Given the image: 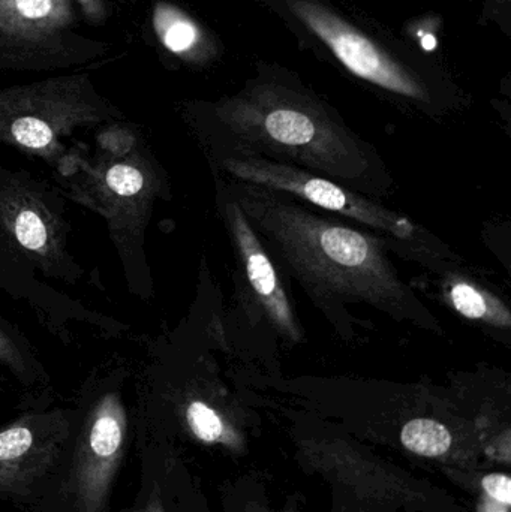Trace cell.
<instances>
[{
  "mask_svg": "<svg viewBox=\"0 0 511 512\" xmlns=\"http://www.w3.org/2000/svg\"><path fill=\"white\" fill-rule=\"evenodd\" d=\"M0 367L23 393L21 408H48L54 399V382L38 349L29 337L0 313Z\"/></svg>",
  "mask_w": 511,
  "mask_h": 512,
  "instance_id": "13",
  "label": "cell"
},
{
  "mask_svg": "<svg viewBox=\"0 0 511 512\" xmlns=\"http://www.w3.org/2000/svg\"><path fill=\"white\" fill-rule=\"evenodd\" d=\"M216 164L239 182L293 195L399 240H416L413 222L326 177L249 152L216 155Z\"/></svg>",
  "mask_w": 511,
  "mask_h": 512,
  "instance_id": "8",
  "label": "cell"
},
{
  "mask_svg": "<svg viewBox=\"0 0 511 512\" xmlns=\"http://www.w3.org/2000/svg\"><path fill=\"white\" fill-rule=\"evenodd\" d=\"M225 219L233 237L234 246L248 277L249 286L269 319L272 327L288 342L302 340V330L291 309L290 300L272 259L264 249L260 237L249 224L243 210L234 198L225 200Z\"/></svg>",
  "mask_w": 511,
  "mask_h": 512,
  "instance_id": "12",
  "label": "cell"
},
{
  "mask_svg": "<svg viewBox=\"0 0 511 512\" xmlns=\"http://www.w3.org/2000/svg\"><path fill=\"white\" fill-rule=\"evenodd\" d=\"M479 512H509V507H504V505L497 504V502L489 501V499L485 498Z\"/></svg>",
  "mask_w": 511,
  "mask_h": 512,
  "instance_id": "20",
  "label": "cell"
},
{
  "mask_svg": "<svg viewBox=\"0 0 511 512\" xmlns=\"http://www.w3.org/2000/svg\"><path fill=\"white\" fill-rule=\"evenodd\" d=\"M122 120L125 113L96 89L83 69L0 89V143L51 168L78 132Z\"/></svg>",
  "mask_w": 511,
  "mask_h": 512,
  "instance_id": "3",
  "label": "cell"
},
{
  "mask_svg": "<svg viewBox=\"0 0 511 512\" xmlns=\"http://www.w3.org/2000/svg\"><path fill=\"white\" fill-rule=\"evenodd\" d=\"M132 512H165L164 504H162L161 492L159 489H153V492L150 493L149 498L146 499V502L140 505L137 510Z\"/></svg>",
  "mask_w": 511,
  "mask_h": 512,
  "instance_id": "19",
  "label": "cell"
},
{
  "mask_svg": "<svg viewBox=\"0 0 511 512\" xmlns=\"http://www.w3.org/2000/svg\"><path fill=\"white\" fill-rule=\"evenodd\" d=\"M5 379L0 378V393H5Z\"/></svg>",
  "mask_w": 511,
  "mask_h": 512,
  "instance_id": "21",
  "label": "cell"
},
{
  "mask_svg": "<svg viewBox=\"0 0 511 512\" xmlns=\"http://www.w3.org/2000/svg\"><path fill=\"white\" fill-rule=\"evenodd\" d=\"M287 5L354 75L389 92L426 99L425 89L407 69L326 6L312 0H287Z\"/></svg>",
  "mask_w": 511,
  "mask_h": 512,
  "instance_id": "11",
  "label": "cell"
},
{
  "mask_svg": "<svg viewBox=\"0 0 511 512\" xmlns=\"http://www.w3.org/2000/svg\"><path fill=\"white\" fill-rule=\"evenodd\" d=\"M132 363L114 354L96 364L81 384L74 411V462L68 490L77 512H104L128 444L126 385Z\"/></svg>",
  "mask_w": 511,
  "mask_h": 512,
  "instance_id": "5",
  "label": "cell"
},
{
  "mask_svg": "<svg viewBox=\"0 0 511 512\" xmlns=\"http://www.w3.org/2000/svg\"><path fill=\"white\" fill-rule=\"evenodd\" d=\"M231 185L227 192L255 233L315 300L368 303L401 319L434 322L399 279L384 240L315 215L263 186Z\"/></svg>",
  "mask_w": 511,
  "mask_h": 512,
  "instance_id": "1",
  "label": "cell"
},
{
  "mask_svg": "<svg viewBox=\"0 0 511 512\" xmlns=\"http://www.w3.org/2000/svg\"><path fill=\"white\" fill-rule=\"evenodd\" d=\"M152 26L159 42L180 59L200 62L209 44L203 29L182 9L158 0L153 5Z\"/></svg>",
  "mask_w": 511,
  "mask_h": 512,
  "instance_id": "14",
  "label": "cell"
},
{
  "mask_svg": "<svg viewBox=\"0 0 511 512\" xmlns=\"http://www.w3.org/2000/svg\"><path fill=\"white\" fill-rule=\"evenodd\" d=\"M444 472L449 475L450 480L456 481L461 486L468 489L482 490L483 495L489 501L510 507L511 504V483L507 474L500 472H489V474H470V472L461 471L456 466H447Z\"/></svg>",
  "mask_w": 511,
  "mask_h": 512,
  "instance_id": "17",
  "label": "cell"
},
{
  "mask_svg": "<svg viewBox=\"0 0 511 512\" xmlns=\"http://www.w3.org/2000/svg\"><path fill=\"white\" fill-rule=\"evenodd\" d=\"M221 120L272 161L347 183L360 182L371 171V156L351 135L293 102H246L221 111Z\"/></svg>",
  "mask_w": 511,
  "mask_h": 512,
  "instance_id": "4",
  "label": "cell"
},
{
  "mask_svg": "<svg viewBox=\"0 0 511 512\" xmlns=\"http://www.w3.org/2000/svg\"><path fill=\"white\" fill-rule=\"evenodd\" d=\"M297 457L306 469L353 490L360 498L378 504H425L419 484L383 460L354 450L345 441L305 439L297 444Z\"/></svg>",
  "mask_w": 511,
  "mask_h": 512,
  "instance_id": "10",
  "label": "cell"
},
{
  "mask_svg": "<svg viewBox=\"0 0 511 512\" xmlns=\"http://www.w3.org/2000/svg\"><path fill=\"white\" fill-rule=\"evenodd\" d=\"M401 444L410 453L428 459H452L456 453L455 436L449 427L432 418L408 421L401 430Z\"/></svg>",
  "mask_w": 511,
  "mask_h": 512,
  "instance_id": "16",
  "label": "cell"
},
{
  "mask_svg": "<svg viewBox=\"0 0 511 512\" xmlns=\"http://www.w3.org/2000/svg\"><path fill=\"white\" fill-rule=\"evenodd\" d=\"M446 295L456 312L465 318L506 330L511 327L509 307L491 292L485 291L470 280L456 277L447 280Z\"/></svg>",
  "mask_w": 511,
  "mask_h": 512,
  "instance_id": "15",
  "label": "cell"
},
{
  "mask_svg": "<svg viewBox=\"0 0 511 512\" xmlns=\"http://www.w3.org/2000/svg\"><path fill=\"white\" fill-rule=\"evenodd\" d=\"M53 182L66 200L104 219L128 291L152 298L147 230L155 204L170 195V183L140 129L122 120L101 126L93 147L75 140L53 168Z\"/></svg>",
  "mask_w": 511,
  "mask_h": 512,
  "instance_id": "2",
  "label": "cell"
},
{
  "mask_svg": "<svg viewBox=\"0 0 511 512\" xmlns=\"http://www.w3.org/2000/svg\"><path fill=\"white\" fill-rule=\"evenodd\" d=\"M74 435V411L23 409L0 427V499L27 501L50 478Z\"/></svg>",
  "mask_w": 511,
  "mask_h": 512,
  "instance_id": "9",
  "label": "cell"
},
{
  "mask_svg": "<svg viewBox=\"0 0 511 512\" xmlns=\"http://www.w3.org/2000/svg\"><path fill=\"white\" fill-rule=\"evenodd\" d=\"M75 0H0V74L89 68L111 45L80 30Z\"/></svg>",
  "mask_w": 511,
  "mask_h": 512,
  "instance_id": "7",
  "label": "cell"
},
{
  "mask_svg": "<svg viewBox=\"0 0 511 512\" xmlns=\"http://www.w3.org/2000/svg\"><path fill=\"white\" fill-rule=\"evenodd\" d=\"M78 11L90 24H105L110 17V6L107 0H75Z\"/></svg>",
  "mask_w": 511,
  "mask_h": 512,
  "instance_id": "18",
  "label": "cell"
},
{
  "mask_svg": "<svg viewBox=\"0 0 511 512\" xmlns=\"http://www.w3.org/2000/svg\"><path fill=\"white\" fill-rule=\"evenodd\" d=\"M66 197L54 182L0 165V248L45 280L89 283L86 268L69 251Z\"/></svg>",
  "mask_w": 511,
  "mask_h": 512,
  "instance_id": "6",
  "label": "cell"
}]
</instances>
